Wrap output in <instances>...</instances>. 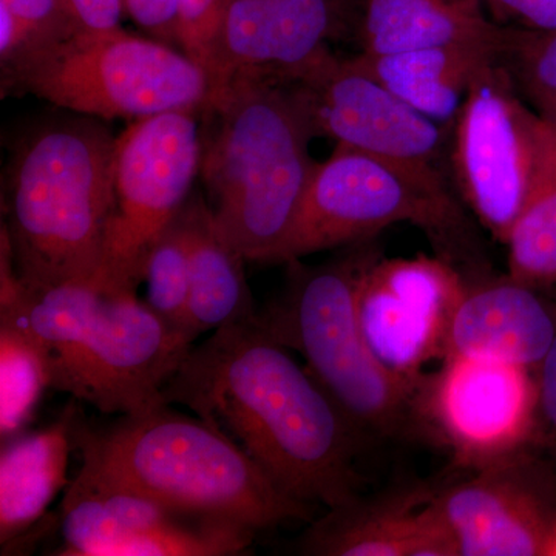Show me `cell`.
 <instances>
[{
	"label": "cell",
	"mask_w": 556,
	"mask_h": 556,
	"mask_svg": "<svg viewBox=\"0 0 556 556\" xmlns=\"http://www.w3.org/2000/svg\"><path fill=\"white\" fill-rule=\"evenodd\" d=\"M163 396L228 434L300 503L331 510L364 492V434L255 317L192 346Z\"/></svg>",
	"instance_id": "cell-1"
},
{
	"label": "cell",
	"mask_w": 556,
	"mask_h": 556,
	"mask_svg": "<svg viewBox=\"0 0 556 556\" xmlns=\"http://www.w3.org/2000/svg\"><path fill=\"white\" fill-rule=\"evenodd\" d=\"M0 321L30 336L46 358L50 388L105 415L131 416L166 405L163 390L192 350L134 291L93 281L27 288L2 240Z\"/></svg>",
	"instance_id": "cell-2"
},
{
	"label": "cell",
	"mask_w": 556,
	"mask_h": 556,
	"mask_svg": "<svg viewBox=\"0 0 556 556\" xmlns=\"http://www.w3.org/2000/svg\"><path fill=\"white\" fill-rule=\"evenodd\" d=\"M308 110L281 73L251 70L212 91L200 177L218 229L247 262L274 263L316 170Z\"/></svg>",
	"instance_id": "cell-3"
},
{
	"label": "cell",
	"mask_w": 556,
	"mask_h": 556,
	"mask_svg": "<svg viewBox=\"0 0 556 556\" xmlns=\"http://www.w3.org/2000/svg\"><path fill=\"white\" fill-rule=\"evenodd\" d=\"M115 153L104 121L65 110L14 139L2 233L24 287L94 281L115 212Z\"/></svg>",
	"instance_id": "cell-4"
},
{
	"label": "cell",
	"mask_w": 556,
	"mask_h": 556,
	"mask_svg": "<svg viewBox=\"0 0 556 556\" xmlns=\"http://www.w3.org/2000/svg\"><path fill=\"white\" fill-rule=\"evenodd\" d=\"M76 447L105 477L186 517L254 533L313 518V506L281 492L228 434L167 404L108 430L78 422Z\"/></svg>",
	"instance_id": "cell-5"
},
{
	"label": "cell",
	"mask_w": 556,
	"mask_h": 556,
	"mask_svg": "<svg viewBox=\"0 0 556 556\" xmlns=\"http://www.w3.org/2000/svg\"><path fill=\"white\" fill-rule=\"evenodd\" d=\"M375 240L320 266L289 262L283 294L255 320L270 338L298 351L311 375L362 434L394 437L415 419L419 387L388 371L369 348L358 320V291L380 257Z\"/></svg>",
	"instance_id": "cell-6"
},
{
	"label": "cell",
	"mask_w": 556,
	"mask_h": 556,
	"mask_svg": "<svg viewBox=\"0 0 556 556\" xmlns=\"http://www.w3.org/2000/svg\"><path fill=\"white\" fill-rule=\"evenodd\" d=\"M399 223L422 229L439 257L470 280L485 277L471 226L447 179L424 177L378 156L336 146L318 163L274 263L375 240Z\"/></svg>",
	"instance_id": "cell-7"
},
{
	"label": "cell",
	"mask_w": 556,
	"mask_h": 556,
	"mask_svg": "<svg viewBox=\"0 0 556 556\" xmlns=\"http://www.w3.org/2000/svg\"><path fill=\"white\" fill-rule=\"evenodd\" d=\"M206 70L178 47L124 30L76 31L2 67V94L30 93L65 112L130 123L204 109Z\"/></svg>",
	"instance_id": "cell-8"
},
{
	"label": "cell",
	"mask_w": 556,
	"mask_h": 556,
	"mask_svg": "<svg viewBox=\"0 0 556 556\" xmlns=\"http://www.w3.org/2000/svg\"><path fill=\"white\" fill-rule=\"evenodd\" d=\"M203 110L134 121L116 137L115 212L98 287L137 292L150 247L192 197L203 156Z\"/></svg>",
	"instance_id": "cell-9"
},
{
	"label": "cell",
	"mask_w": 556,
	"mask_h": 556,
	"mask_svg": "<svg viewBox=\"0 0 556 556\" xmlns=\"http://www.w3.org/2000/svg\"><path fill=\"white\" fill-rule=\"evenodd\" d=\"M503 62L471 84L450 129V159L460 195L482 228L506 244L525 207L543 115L527 108Z\"/></svg>",
	"instance_id": "cell-10"
},
{
	"label": "cell",
	"mask_w": 556,
	"mask_h": 556,
	"mask_svg": "<svg viewBox=\"0 0 556 556\" xmlns=\"http://www.w3.org/2000/svg\"><path fill=\"white\" fill-rule=\"evenodd\" d=\"M316 137L378 156L424 177L445 179L441 159L450 129L417 112L356 62L331 51L294 72Z\"/></svg>",
	"instance_id": "cell-11"
},
{
	"label": "cell",
	"mask_w": 556,
	"mask_h": 556,
	"mask_svg": "<svg viewBox=\"0 0 556 556\" xmlns=\"http://www.w3.org/2000/svg\"><path fill=\"white\" fill-rule=\"evenodd\" d=\"M536 376L490 358L447 356L417 394L416 413L466 468L530 448L535 438Z\"/></svg>",
	"instance_id": "cell-12"
},
{
	"label": "cell",
	"mask_w": 556,
	"mask_h": 556,
	"mask_svg": "<svg viewBox=\"0 0 556 556\" xmlns=\"http://www.w3.org/2000/svg\"><path fill=\"white\" fill-rule=\"evenodd\" d=\"M467 278L442 257L376 258L362 278L358 320L375 356L399 379L422 386L447 356L450 328Z\"/></svg>",
	"instance_id": "cell-13"
},
{
	"label": "cell",
	"mask_w": 556,
	"mask_h": 556,
	"mask_svg": "<svg viewBox=\"0 0 556 556\" xmlns=\"http://www.w3.org/2000/svg\"><path fill=\"white\" fill-rule=\"evenodd\" d=\"M433 495L457 556H547L556 535V471L532 447L475 468Z\"/></svg>",
	"instance_id": "cell-14"
},
{
	"label": "cell",
	"mask_w": 556,
	"mask_h": 556,
	"mask_svg": "<svg viewBox=\"0 0 556 556\" xmlns=\"http://www.w3.org/2000/svg\"><path fill=\"white\" fill-rule=\"evenodd\" d=\"M345 30L332 0H222L207 68L211 93L237 73L305 67Z\"/></svg>",
	"instance_id": "cell-15"
},
{
	"label": "cell",
	"mask_w": 556,
	"mask_h": 556,
	"mask_svg": "<svg viewBox=\"0 0 556 556\" xmlns=\"http://www.w3.org/2000/svg\"><path fill=\"white\" fill-rule=\"evenodd\" d=\"M555 336L554 295L510 276L482 277L467 281L450 328L447 356L490 358L536 372Z\"/></svg>",
	"instance_id": "cell-16"
},
{
	"label": "cell",
	"mask_w": 556,
	"mask_h": 556,
	"mask_svg": "<svg viewBox=\"0 0 556 556\" xmlns=\"http://www.w3.org/2000/svg\"><path fill=\"white\" fill-rule=\"evenodd\" d=\"M424 490L357 497L331 508L302 540L316 556H457L455 541Z\"/></svg>",
	"instance_id": "cell-17"
},
{
	"label": "cell",
	"mask_w": 556,
	"mask_h": 556,
	"mask_svg": "<svg viewBox=\"0 0 556 556\" xmlns=\"http://www.w3.org/2000/svg\"><path fill=\"white\" fill-rule=\"evenodd\" d=\"M506 38L445 43L427 49L388 54H357L367 70L388 90L424 116L452 129L471 84L490 65L503 62Z\"/></svg>",
	"instance_id": "cell-18"
},
{
	"label": "cell",
	"mask_w": 556,
	"mask_h": 556,
	"mask_svg": "<svg viewBox=\"0 0 556 556\" xmlns=\"http://www.w3.org/2000/svg\"><path fill=\"white\" fill-rule=\"evenodd\" d=\"M78 412L70 404L43 430L3 442L0 453V543L2 547L31 529L54 497L67 490L70 452L76 444Z\"/></svg>",
	"instance_id": "cell-19"
},
{
	"label": "cell",
	"mask_w": 556,
	"mask_h": 556,
	"mask_svg": "<svg viewBox=\"0 0 556 556\" xmlns=\"http://www.w3.org/2000/svg\"><path fill=\"white\" fill-rule=\"evenodd\" d=\"M179 518L186 515L113 481L83 460L78 477L65 490L64 546L58 555L108 556L121 541Z\"/></svg>",
	"instance_id": "cell-20"
},
{
	"label": "cell",
	"mask_w": 556,
	"mask_h": 556,
	"mask_svg": "<svg viewBox=\"0 0 556 556\" xmlns=\"http://www.w3.org/2000/svg\"><path fill=\"white\" fill-rule=\"evenodd\" d=\"M356 28L364 54H388L470 40H501L507 27L479 0H362Z\"/></svg>",
	"instance_id": "cell-21"
},
{
	"label": "cell",
	"mask_w": 556,
	"mask_h": 556,
	"mask_svg": "<svg viewBox=\"0 0 556 556\" xmlns=\"http://www.w3.org/2000/svg\"><path fill=\"white\" fill-rule=\"evenodd\" d=\"M190 262L189 329L195 338L207 331L257 316L248 287L247 258L218 229L201 193L182 208Z\"/></svg>",
	"instance_id": "cell-22"
},
{
	"label": "cell",
	"mask_w": 556,
	"mask_h": 556,
	"mask_svg": "<svg viewBox=\"0 0 556 556\" xmlns=\"http://www.w3.org/2000/svg\"><path fill=\"white\" fill-rule=\"evenodd\" d=\"M506 247L508 276L556 291V121L544 115L532 185Z\"/></svg>",
	"instance_id": "cell-23"
},
{
	"label": "cell",
	"mask_w": 556,
	"mask_h": 556,
	"mask_svg": "<svg viewBox=\"0 0 556 556\" xmlns=\"http://www.w3.org/2000/svg\"><path fill=\"white\" fill-rule=\"evenodd\" d=\"M50 388L49 369L27 332L0 321V438L20 437Z\"/></svg>",
	"instance_id": "cell-24"
},
{
	"label": "cell",
	"mask_w": 556,
	"mask_h": 556,
	"mask_svg": "<svg viewBox=\"0 0 556 556\" xmlns=\"http://www.w3.org/2000/svg\"><path fill=\"white\" fill-rule=\"evenodd\" d=\"M141 281L148 285L146 303L170 327L189 329L190 262L188 230L181 214L150 247Z\"/></svg>",
	"instance_id": "cell-25"
},
{
	"label": "cell",
	"mask_w": 556,
	"mask_h": 556,
	"mask_svg": "<svg viewBox=\"0 0 556 556\" xmlns=\"http://www.w3.org/2000/svg\"><path fill=\"white\" fill-rule=\"evenodd\" d=\"M254 535L243 527L186 517L121 541L108 556H233Z\"/></svg>",
	"instance_id": "cell-26"
},
{
	"label": "cell",
	"mask_w": 556,
	"mask_h": 556,
	"mask_svg": "<svg viewBox=\"0 0 556 556\" xmlns=\"http://www.w3.org/2000/svg\"><path fill=\"white\" fill-rule=\"evenodd\" d=\"M76 31L64 0H0V64Z\"/></svg>",
	"instance_id": "cell-27"
},
{
	"label": "cell",
	"mask_w": 556,
	"mask_h": 556,
	"mask_svg": "<svg viewBox=\"0 0 556 556\" xmlns=\"http://www.w3.org/2000/svg\"><path fill=\"white\" fill-rule=\"evenodd\" d=\"M504 60L515 84L533 105L556 98V33L508 27Z\"/></svg>",
	"instance_id": "cell-28"
},
{
	"label": "cell",
	"mask_w": 556,
	"mask_h": 556,
	"mask_svg": "<svg viewBox=\"0 0 556 556\" xmlns=\"http://www.w3.org/2000/svg\"><path fill=\"white\" fill-rule=\"evenodd\" d=\"M219 10L222 0H179V49L206 72L217 36Z\"/></svg>",
	"instance_id": "cell-29"
},
{
	"label": "cell",
	"mask_w": 556,
	"mask_h": 556,
	"mask_svg": "<svg viewBox=\"0 0 556 556\" xmlns=\"http://www.w3.org/2000/svg\"><path fill=\"white\" fill-rule=\"evenodd\" d=\"M552 295L556 298V291ZM535 376L538 409L532 448L556 471V336Z\"/></svg>",
	"instance_id": "cell-30"
},
{
	"label": "cell",
	"mask_w": 556,
	"mask_h": 556,
	"mask_svg": "<svg viewBox=\"0 0 556 556\" xmlns=\"http://www.w3.org/2000/svg\"><path fill=\"white\" fill-rule=\"evenodd\" d=\"M493 22L504 27L556 33V0H479ZM486 14V13H485Z\"/></svg>",
	"instance_id": "cell-31"
},
{
	"label": "cell",
	"mask_w": 556,
	"mask_h": 556,
	"mask_svg": "<svg viewBox=\"0 0 556 556\" xmlns=\"http://www.w3.org/2000/svg\"><path fill=\"white\" fill-rule=\"evenodd\" d=\"M123 7L150 38L179 49V0H123Z\"/></svg>",
	"instance_id": "cell-32"
},
{
	"label": "cell",
	"mask_w": 556,
	"mask_h": 556,
	"mask_svg": "<svg viewBox=\"0 0 556 556\" xmlns=\"http://www.w3.org/2000/svg\"><path fill=\"white\" fill-rule=\"evenodd\" d=\"M70 17L79 31L98 33L121 28L123 0H64Z\"/></svg>",
	"instance_id": "cell-33"
},
{
	"label": "cell",
	"mask_w": 556,
	"mask_h": 556,
	"mask_svg": "<svg viewBox=\"0 0 556 556\" xmlns=\"http://www.w3.org/2000/svg\"><path fill=\"white\" fill-rule=\"evenodd\" d=\"M338 7L340 16L345 21L346 27L356 24L358 9H361L362 0H332Z\"/></svg>",
	"instance_id": "cell-34"
},
{
	"label": "cell",
	"mask_w": 556,
	"mask_h": 556,
	"mask_svg": "<svg viewBox=\"0 0 556 556\" xmlns=\"http://www.w3.org/2000/svg\"><path fill=\"white\" fill-rule=\"evenodd\" d=\"M538 112L541 115L547 116V118L556 121V98H552V100L540 102V104L535 105Z\"/></svg>",
	"instance_id": "cell-35"
},
{
	"label": "cell",
	"mask_w": 556,
	"mask_h": 556,
	"mask_svg": "<svg viewBox=\"0 0 556 556\" xmlns=\"http://www.w3.org/2000/svg\"><path fill=\"white\" fill-rule=\"evenodd\" d=\"M547 556H556V535L552 540L551 546H548Z\"/></svg>",
	"instance_id": "cell-36"
}]
</instances>
